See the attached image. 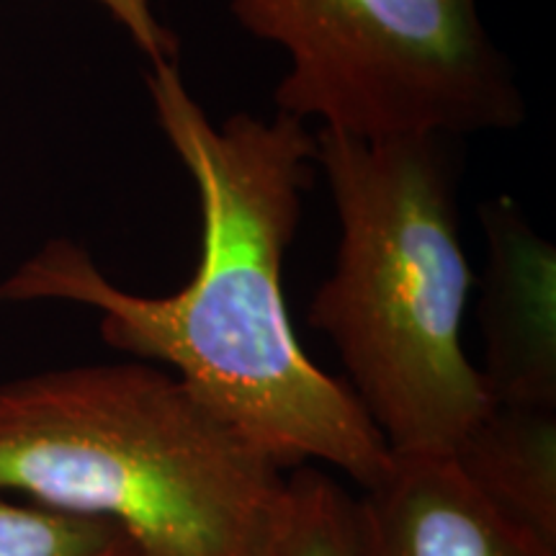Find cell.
I'll list each match as a JSON object with an SVG mask.
<instances>
[{"mask_svg":"<svg viewBox=\"0 0 556 556\" xmlns=\"http://www.w3.org/2000/svg\"><path fill=\"white\" fill-rule=\"evenodd\" d=\"M152 114L201 208V258L184 289L116 287L73 240H50L0 281V304L73 302L99 312L101 338L165 366L278 467L323 462L371 486L392 451L351 387L315 366L283 296V258L317 173V135L276 114L214 124L180 62L144 73Z\"/></svg>","mask_w":556,"mask_h":556,"instance_id":"cell-1","label":"cell"},{"mask_svg":"<svg viewBox=\"0 0 556 556\" xmlns=\"http://www.w3.org/2000/svg\"><path fill=\"white\" fill-rule=\"evenodd\" d=\"M464 139H366L323 129L317 168L338 217L309 325L392 454H448L490 407L462 343L475 274L458 229Z\"/></svg>","mask_w":556,"mask_h":556,"instance_id":"cell-2","label":"cell"},{"mask_svg":"<svg viewBox=\"0 0 556 556\" xmlns=\"http://www.w3.org/2000/svg\"><path fill=\"white\" fill-rule=\"evenodd\" d=\"M281 467L150 361L0 384V495L122 526L150 556H258Z\"/></svg>","mask_w":556,"mask_h":556,"instance_id":"cell-3","label":"cell"},{"mask_svg":"<svg viewBox=\"0 0 556 556\" xmlns=\"http://www.w3.org/2000/svg\"><path fill=\"white\" fill-rule=\"evenodd\" d=\"M250 37L281 47L278 114L384 142L467 139L526 122L507 54L477 0H227Z\"/></svg>","mask_w":556,"mask_h":556,"instance_id":"cell-4","label":"cell"},{"mask_svg":"<svg viewBox=\"0 0 556 556\" xmlns=\"http://www.w3.org/2000/svg\"><path fill=\"white\" fill-rule=\"evenodd\" d=\"M486 268L479 299L490 405L556 409V250L510 199L479 206Z\"/></svg>","mask_w":556,"mask_h":556,"instance_id":"cell-5","label":"cell"},{"mask_svg":"<svg viewBox=\"0 0 556 556\" xmlns=\"http://www.w3.org/2000/svg\"><path fill=\"white\" fill-rule=\"evenodd\" d=\"M358 556H556L479 495L451 454H392L356 497Z\"/></svg>","mask_w":556,"mask_h":556,"instance_id":"cell-6","label":"cell"},{"mask_svg":"<svg viewBox=\"0 0 556 556\" xmlns=\"http://www.w3.org/2000/svg\"><path fill=\"white\" fill-rule=\"evenodd\" d=\"M448 454L500 516L556 552V409L490 405Z\"/></svg>","mask_w":556,"mask_h":556,"instance_id":"cell-7","label":"cell"},{"mask_svg":"<svg viewBox=\"0 0 556 556\" xmlns=\"http://www.w3.org/2000/svg\"><path fill=\"white\" fill-rule=\"evenodd\" d=\"M258 556H358L356 497L315 467L283 477Z\"/></svg>","mask_w":556,"mask_h":556,"instance_id":"cell-8","label":"cell"},{"mask_svg":"<svg viewBox=\"0 0 556 556\" xmlns=\"http://www.w3.org/2000/svg\"><path fill=\"white\" fill-rule=\"evenodd\" d=\"M0 556H150L122 526L0 495Z\"/></svg>","mask_w":556,"mask_h":556,"instance_id":"cell-9","label":"cell"},{"mask_svg":"<svg viewBox=\"0 0 556 556\" xmlns=\"http://www.w3.org/2000/svg\"><path fill=\"white\" fill-rule=\"evenodd\" d=\"M111 18L129 34L135 47L150 65L160 62H180V39L168 26L160 24L150 0H96Z\"/></svg>","mask_w":556,"mask_h":556,"instance_id":"cell-10","label":"cell"}]
</instances>
